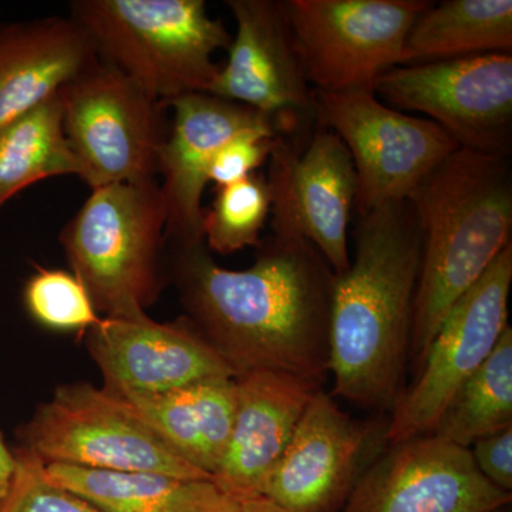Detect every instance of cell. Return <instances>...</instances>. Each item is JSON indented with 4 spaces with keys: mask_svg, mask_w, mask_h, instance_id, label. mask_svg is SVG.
<instances>
[{
    "mask_svg": "<svg viewBox=\"0 0 512 512\" xmlns=\"http://www.w3.org/2000/svg\"><path fill=\"white\" fill-rule=\"evenodd\" d=\"M426 0H285L296 53L316 92L372 87L409 63L406 42Z\"/></svg>",
    "mask_w": 512,
    "mask_h": 512,
    "instance_id": "8",
    "label": "cell"
},
{
    "mask_svg": "<svg viewBox=\"0 0 512 512\" xmlns=\"http://www.w3.org/2000/svg\"><path fill=\"white\" fill-rule=\"evenodd\" d=\"M224 512H293L275 503L265 495H248V497H235L231 505Z\"/></svg>",
    "mask_w": 512,
    "mask_h": 512,
    "instance_id": "30",
    "label": "cell"
},
{
    "mask_svg": "<svg viewBox=\"0 0 512 512\" xmlns=\"http://www.w3.org/2000/svg\"><path fill=\"white\" fill-rule=\"evenodd\" d=\"M99 62L92 40L70 16L0 25V128Z\"/></svg>",
    "mask_w": 512,
    "mask_h": 512,
    "instance_id": "19",
    "label": "cell"
},
{
    "mask_svg": "<svg viewBox=\"0 0 512 512\" xmlns=\"http://www.w3.org/2000/svg\"><path fill=\"white\" fill-rule=\"evenodd\" d=\"M170 130L160 156L165 211V239L171 247L204 244L202 194L215 154L227 141L247 131H276L274 120L254 109L192 93L171 100Z\"/></svg>",
    "mask_w": 512,
    "mask_h": 512,
    "instance_id": "17",
    "label": "cell"
},
{
    "mask_svg": "<svg viewBox=\"0 0 512 512\" xmlns=\"http://www.w3.org/2000/svg\"><path fill=\"white\" fill-rule=\"evenodd\" d=\"M510 503L511 494L478 471L468 448L427 434L377 457L342 512H497Z\"/></svg>",
    "mask_w": 512,
    "mask_h": 512,
    "instance_id": "15",
    "label": "cell"
},
{
    "mask_svg": "<svg viewBox=\"0 0 512 512\" xmlns=\"http://www.w3.org/2000/svg\"><path fill=\"white\" fill-rule=\"evenodd\" d=\"M16 471L15 451L6 446L5 439L0 433V504L5 500L12 485Z\"/></svg>",
    "mask_w": 512,
    "mask_h": 512,
    "instance_id": "31",
    "label": "cell"
},
{
    "mask_svg": "<svg viewBox=\"0 0 512 512\" xmlns=\"http://www.w3.org/2000/svg\"><path fill=\"white\" fill-rule=\"evenodd\" d=\"M468 450L478 471L495 487L511 494L512 427L477 440Z\"/></svg>",
    "mask_w": 512,
    "mask_h": 512,
    "instance_id": "29",
    "label": "cell"
},
{
    "mask_svg": "<svg viewBox=\"0 0 512 512\" xmlns=\"http://www.w3.org/2000/svg\"><path fill=\"white\" fill-rule=\"evenodd\" d=\"M407 200L421 234L409 356L414 375L451 306L512 244L510 158L458 148Z\"/></svg>",
    "mask_w": 512,
    "mask_h": 512,
    "instance_id": "3",
    "label": "cell"
},
{
    "mask_svg": "<svg viewBox=\"0 0 512 512\" xmlns=\"http://www.w3.org/2000/svg\"><path fill=\"white\" fill-rule=\"evenodd\" d=\"M266 181L272 197V235L305 239L335 275L348 271V228L357 180L342 140L319 126L306 141L278 136Z\"/></svg>",
    "mask_w": 512,
    "mask_h": 512,
    "instance_id": "12",
    "label": "cell"
},
{
    "mask_svg": "<svg viewBox=\"0 0 512 512\" xmlns=\"http://www.w3.org/2000/svg\"><path fill=\"white\" fill-rule=\"evenodd\" d=\"M512 427V329L451 397L431 436L470 448L477 440Z\"/></svg>",
    "mask_w": 512,
    "mask_h": 512,
    "instance_id": "24",
    "label": "cell"
},
{
    "mask_svg": "<svg viewBox=\"0 0 512 512\" xmlns=\"http://www.w3.org/2000/svg\"><path fill=\"white\" fill-rule=\"evenodd\" d=\"M512 244L448 311L424 353L412 383L390 410L389 446L427 436L444 407L493 353L508 328Z\"/></svg>",
    "mask_w": 512,
    "mask_h": 512,
    "instance_id": "11",
    "label": "cell"
},
{
    "mask_svg": "<svg viewBox=\"0 0 512 512\" xmlns=\"http://www.w3.org/2000/svg\"><path fill=\"white\" fill-rule=\"evenodd\" d=\"M315 121L348 148L355 165L357 214L410 194L457 141L436 123L409 116L377 99L372 87L316 92Z\"/></svg>",
    "mask_w": 512,
    "mask_h": 512,
    "instance_id": "9",
    "label": "cell"
},
{
    "mask_svg": "<svg viewBox=\"0 0 512 512\" xmlns=\"http://www.w3.org/2000/svg\"><path fill=\"white\" fill-rule=\"evenodd\" d=\"M227 6L237 33L207 93L265 114L279 136L303 134L315 121V90L296 53L282 2L228 0Z\"/></svg>",
    "mask_w": 512,
    "mask_h": 512,
    "instance_id": "14",
    "label": "cell"
},
{
    "mask_svg": "<svg viewBox=\"0 0 512 512\" xmlns=\"http://www.w3.org/2000/svg\"><path fill=\"white\" fill-rule=\"evenodd\" d=\"M355 255L335 275L329 318L333 394L370 412L393 409L406 383L421 264L409 200L359 215Z\"/></svg>",
    "mask_w": 512,
    "mask_h": 512,
    "instance_id": "2",
    "label": "cell"
},
{
    "mask_svg": "<svg viewBox=\"0 0 512 512\" xmlns=\"http://www.w3.org/2000/svg\"><path fill=\"white\" fill-rule=\"evenodd\" d=\"M167 211L158 178L93 190L60 242L103 318H137L163 288Z\"/></svg>",
    "mask_w": 512,
    "mask_h": 512,
    "instance_id": "5",
    "label": "cell"
},
{
    "mask_svg": "<svg viewBox=\"0 0 512 512\" xmlns=\"http://www.w3.org/2000/svg\"><path fill=\"white\" fill-rule=\"evenodd\" d=\"M235 379L205 380L163 394L119 396L178 456L212 478L231 436L237 407Z\"/></svg>",
    "mask_w": 512,
    "mask_h": 512,
    "instance_id": "20",
    "label": "cell"
},
{
    "mask_svg": "<svg viewBox=\"0 0 512 512\" xmlns=\"http://www.w3.org/2000/svg\"><path fill=\"white\" fill-rule=\"evenodd\" d=\"M23 301L33 319L55 330H90L101 318L73 272L39 268L30 276Z\"/></svg>",
    "mask_w": 512,
    "mask_h": 512,
    "instance_id": "26",
    "label": "cell"
},
{
    "mask_svg": "<svg viewBox=\"0 0 512 512\" xmlns=\"http://www.w3.org/2000/svg\"><path fill=\"white\" fill-rule=\"evenodd\" d=\"M16 471L0 512H103L46 477L45 464L16 448Z\"/></svg>",
    "mask_w": 512,
    "mask_h": 512,
    "instance_id": "27",
    "label": "cell"
},
{
    "mask_svg": "<svg viewBox=\"0 0 512 512\" xmlns=\"http://www.w3.org/2000/svg\"><path fill=\"white\" fill-rule=\"evenodd\" d=\"M80 175L64 133L60 92L0 128V207L46 178Z\"/></svg>",
    "mask_w": 512,
    "mask_h": 512,
    "instance_id": "23",
    "label": "cell"
},
{
    "mask_svg": "<svg viewBox=\"0 0 512 512\" xmlns=\"http://www.w3.org/2000/svg\"><path fill=\"white\" fill-rule=\"evenodd\" d=\"M387 420L359 421L318 390L309 400L261 495L293 512H342L386 443Z\"/></svg>",
    "mask_w": 512,
    "mask_h": 512,
    "instance_id": "13",
    "label": "cell"
},
{
    "mask_svg": "<svg viewBox=\"0 0 512 512\" xmlns=\"http://www.w3.org/2000/svg\"><path fill=\"white\" fill-rule=\"evenodd\" d=\"M60 97L79 178L92 191L156 180L170 130L167 104L101 62L63 87Z\"/></svg>",
    "mask_w": 512,
    "mask_h": 512,
    "instance_id": "7",
    "label": "cell"
},
{
    "mask_svg": "<svg viewBox=\"0 0 512 512\" xmlns=\"http://www.w3.org/2000/svg\"><path fill=\"white\" fill-rule=\"evenodd\" d=\"M505 508H507V507H505ZM505 508H501V510H498L497 512H507V511H505Z\"/></svg>",
    "mask_w": 512,
    "mask_h": 512,
    "instance_id": "32",
    "label": "cell"
},
{
    "mask_svg": "<svg viewBox=\"0 0 512 512\" xmlns=\"http://www.w3.org/2000/svg\"><path fill=\"white\" fill-rule=\"evenodd\" d=\"M52 483L80 495L103 512H224L235 497L212 480L45 464Z\"/></svg>",
    "mask_w": 512,
    "mask_h": 512,
    "instance_id": "21",
    "label": "cell"
},
{
    "mask_svg": "<svg viewBox=\"0 0 512 512\" xmlns=\"http://www.w3.org/2000/svg\"><path fill=\"white\" fill-rule=\"evenodd\" d=\"M372 90L392 109L424 114L460 148L510 158L511 53L404 64L380 74Z\"/></svg>",
    "mask_w": 512,
    "mask_h": 512,
    "instance_id": "10",
    "label": "cell"
},
{
    "mask_svg": "<svg viewBox=\"0 0 512 512\" xmlns=\"http://www.w3.org/2000/svg\"><path fill=\"white\" fill-rule=\"evenodd\" d=\"M511 50V0L431 3L414 23L406 42L407 64Z\"/></svg>",
    "mask_w": 512,
    "mask_h": 512,
    "instance_id": "22",
    "label": "cell"
},
{
    "mask_svg": "<svg viewBox=\"0 0 512 512\" xmlns=\"http://www.w3.org/2000/svg\"><path fill=\"white\" fill-rule=\"evenodd\" d=\"M271 210V190L262 174L217 188L210 210H205V247L220 255L258 248Z\"/></svg>",
    "mask_w": 512,
    "mask_h": 512,
    "instance_id": "25",
    "label": "cell"
},
{
    "mask_svg": "<svg viewBox=\"0 0 512 512\" xmlns=\"http://www.w3.org/2000/svg\"><path fill=\"white\" fill-rule=\"evenodd\" d=\"M237 407L227 450L212 481L232 497L261 494L309 400L322 383L258 369L237 377Z\"/></svg>",
    "mask_w": 512,
    "mask_h": 512,
    "instance_id": "18",
    "label": "cell"
},
{
    "mask_svg": "<svg viewBox=\"0 0 512 512\" xmlns=\"http://www.w3.org/2000/svg\"><path fill=\"white\" fill-rule=\"evenodd\" d=\"M87 348L117 394H163L191 384L238 377L227 359L187 318L156 322L101 318L87 335Z\"/></svg>",
    "mask_w": 512,
    "mask_h": 512,
    "instance_id": "16",
    "label": "cell"
},
{
    "mask_svg": "<svg viewBox=\"0 0 512 512\" xmlns=\"http://www.w3.org/2000/svg\"><path fill=\"white\" fill-rule=\"evenodd\" d=\"M20 448L43 464L150 471L212 480L165 444L126 399L89 383L57 387L19 430Z\"/></svg>",
    "mask_w": 512,
    "mask_h": 512,
    "instance_id": "6",
    "label": "cell"
},
{
    "mask_svg": "<svg viewBox=\"0 0 512 512\" xmlns=\"http://www.w3.org/2000/svg\"><path fill=\"white\" fill-rule=\"evenodd\" d=\"M171 278L187 319L237 370L323 383L335 272L302 238L262 239L254 265L222 268L205 244L175 247Z\"/></svg>",
    "mask_w": 512,
    "mask_h": 512,
    "instance_id": "1",
    "label": "cell"
},
{
    "mask_svg": "<svg viewBox=\"0 0 512 512\" xmlns=\"http://www.w3.org/2000/svg\"><path fill=\"white\" fill-rule=\"evenodd\" d=\"M278 136L274 131L255 130L231 138L215 154L208 181L220 188L251 177L268 163Z\"/></svg>",
    "mask_w": 512,
    "mask_h": 512,
    "instance_id": "28",
    "label": "cell"
},
{
    "mask_svg": "<svg viewBox=\"0 0 512 512\" xmlns=\"http://www.w3.org/2000/svg\"><path fill=\"white\" fill-rule=\"evenodd\" d=\"M69 9L100 62L164 104L207 93L221 67L214 55L232 42L204 0H74Z\"/></svg>",
    "mask_w": 512,
    "mask_h": 512,
    "instance_id": "4",
    "label": "cell"
}]
</instances>
